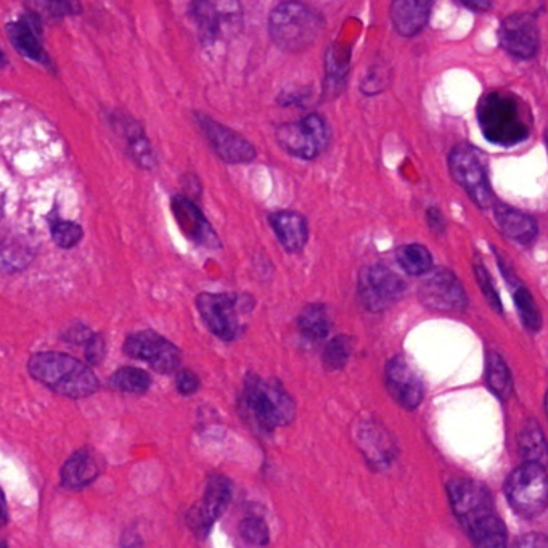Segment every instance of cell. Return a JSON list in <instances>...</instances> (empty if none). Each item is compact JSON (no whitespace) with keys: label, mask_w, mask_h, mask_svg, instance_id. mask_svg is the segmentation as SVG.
<instances>
[{"label":"cell","mask_w":548,"mask_h":548,"mask_svg":"<svg viewBox=\"0 0 548 548\" xmlns=\"http://www.w3.org/2000/svg\"><path fill=\"white\" fill-rule=\"evenodd\" d=\"M434 0H393L391 23L402 37H414L422 33L430 20Z\"/></svg>","instance_id":"d6986e66"},{"label":"cell","mask_w":548,"mask_h":548,"mask_svg":"<svg viewBox=\"0 0 548 548\" xmlns=\"http://www.w3.org/2000/svg\"><path fill=\"white\" fill-rule=\"evenodd\" d=\"M457 2L473 12H487L492 9V0H457Z\"/></svg>","instance_id":"7bdbcfd3"},{"label":"cell","mask_w":548,"mask_h":548,"mask_svg":"<svg viewBox=\"0 0 548 548\" xmlns=\"http://www.w3.org/2000/svg\"><path fill=\"white\" fill-rule=\"evenodd\" d=\"M508 504L518 515L534 518L548 507V475L539 463L526 462L505 484Z\"/></svg>","instance_id":"8992f818"},{"label":"cell","mask_w":548,"mask_h":548,"mask_svg":"<svg viewBox=\"0 0 548 548\" xmlns=\"http://www.w3.org/2000/svg\"><path fill=\"white\" fill-rule=\"evenodd\" d=\"M172 214L176 217L179 229L182 234L189 238L195 245L205 246V248H221V240L217 237L213 227L209 224L205 214L201 213L193 201L184 197L172 198Z\"/></svg>","instance_id":"ac0fdd59"},{"label":"cell","mask_w":548,"mask_h":548,"mask_svg":"<svg viewBox=\"0 0 548 548\" xmlns=\"http://www.w3.org/2000/svg\"><path fill=\"white\" fill-rule=\"evenodd\" d=\"M25 7L39 20L76 17L82 12L81 0H25Z\"/></svg>","instance_id":"83f0119b"},{"label":"cell","mask_w":548,"mask_h":548,"mask_svg":"<svg viewBox=\"0 0 548 548\" xmlns=\"http://www.w3.org/2000/svg\"><path fill=\"white\" fill-rule=\"evenodd\" d=\"M127 152L131 155L132 160L139 164L140 168L152 169L155 166V156H153L152 147L145 139L144 132L140 131L139 127H131V121H126Z\"/></svg>","instance_id":"1f68e13d"},{"label":"cell","mask_w":548,"mask_h":548,"mask_svg":"<svg viewBox=\"0 0 548 548\" xmlns=\"http://www.w3.org/2000/svg\"><path fill=\"white\" fill-rule=\"evenodd\" d=\"M520 452L526 462L539 463L542 467H548V442L544 431L536 420H528L521 428Z\"/></svg>","instance_id":"4316f807"},{"label":"cell","mask_w":548,"mask_h":548,"mask_svg":"<svg viewBox=\"0 0 548 548\" xmlns=\"http://www.w3.org/2000/svg\"><path fill=\"white\" fill-rule=\"evenodd\" d=\"M397 261L410 275H425L433 269V256L422 245H405L397 250Z\"/></svg>","instance_id":"4dcf8cb0"},{"label":"cell","mask_w":548,"mask_h":548,"mask_svg":"<svg viewBox=\"0 0 548 548\" xmlns=\"http://www.w3.org/2000/svg\"><path fill=\"white\" fill-rule=\"evenodd\" d=\"M50 234L54 238L55 245L60 246L63 250H71L74 246H78L84 237L81 225L76 222L63 221L58 217L50 222Z\"/></svg>","instance_id":"836d02e7"},{"label":"cell","mask_w":548,"mask_h":548,"mask_svg":"<svg viewBox=\"0 0 548 548\" xmlns=\"http://www.w3.org/2000/svg\"><path fill=\"white\" fill-rule=\"evenodd\" d=\"M28 372L45 388L68 399H84L100 388L94 370L65 352H36L29 357Z\"/></svg>","instance_id":"7a4b0ae2"},{"label":"cell","mask_w":548,"mask_h":548,"mask_svg":"<svg viewBox=\"0 0 548 548\" xmlns=\"http://www.w3.org/2000/svg\"><path fill=\"white\" fill-rule=\"evenodd\" d=\"M450 505L463 523H471L479 516L492 513V495L483 484L470 479H452L447 484Z\"/></svg>","instance_id":"2e32d148"},{"label":"cell","mask_w":548,"mask_h":548,"mask_svg":"<svg viewBox=\"0 0 548 548\" xmlns=\"http://www.w3.org/2000/svg\"><path fill=\"white\" fill-rule=\"evenodd\" d=\"M198 124L214 153L225 163L245 164L256 158L253 145L238 132L216 123L209 116H198Z\"/></svg>","instance_id":"9a60e30c"},{"label":"cell","mask_w":548,"mask_h":548,"mask_svg":"<svg viewBox=\"0 0 548 548\" xmlns=\"http://www.w3.org/2000/svg\"><path fill=\"white\" fill-rule=\"evenodd\" d=\"M232 495H234V486L227 476L219 473L208 476L203 500L187 515V526L193 532V536L201 540L209 536L217 518L224 515L232 502Z\"/></svg>","instance_id":"8fae6325"},{"label":"cell","mask_w":548,"mask_h":548,"mask_svg":"<svg viewBox=\"0 0 548 548\" xmlns=\"http://www.w3.org/2000/svg\"><path fill=\"white\" fill-rule=\"evenodd\" d=\"M515 303L520 312L521 320L523 324L531 330V332H537L540 325H542V317H540L539 307H537L536 301L532 298L531 293L524 287H518L515 291Z\"/></svg>","instance_id":"d590c367"},{"label":"cell","mask_w":548,"mask_h":548,"mask_svg":"<svg viewBox=\"0 0 548 548\" xmlns=\"http://www.w3.org/2000/svg\"><path fill=\"white\" fill-rule=\"evenodd\" d=\"M476 280H478V285L483 290L484 296H486L487 301L491 303V306L497 311H502V306H500V298L495 291L494 285H492L491 275L487 272L486 267L483 264H476L475 266Z\"/></svg>","instance_id":"8d00e7d4"},{"label":"cell","mask_w":548,"mask_h":548,"mask_svg":"<svg viewBox=\"0 0 548 548\" xmlns=\"http://www.w3.org/2000/svg\"><path fill=\"white\" fill-rule=\"evenodd\" d=\"M495 221L507 237L521 245H529L537 237V224L529 214L507 205H497L494 209Z\"/></svg>","instance_id":"7402d4cb"},{"label":"cell","mask_w":548,"mask_h":548,"mask_svg":"<svg viewBox=\"0 0 548 548\" xmlns=\"http://www.w3.org/2000/svg\"><path fill=\"white\" fill-rule=\"evenodd\" d=\"M428 221H430L431 229H444V221H442V216L441 213H439L438 209L431 208L430 211H428Z\"/></svg>","instance_id":"ee69618b"},{"label":"cell","mask_w":548,"mask_h":548,"mask_svg":"<svg viewBox=\"0 0 548 548\" xmlns=\"http://www.w3.org/2000/svg\"><path fill=\"white\" fill-rule=\"evenodd\" d=\"M332 131L320 115H309L277 129V142L285 152L301 160H314L327 150Z\"/></svg>","instance_id":"9c48e42d"},{"label":"cell","mask_w":548,"mask_h":548,"mask_svg":"<svg viewBox=\"0 0 548 548\" xmlns=\"http://www.w3.org/2000/svg\"><path fill=\"white\" fill-rule=\"evenodd\" d=\"M192 13L205 42L229 41L242 29L240 0H193Z\"/></svg>","instance_id":"ba28073f"},{"label":"cell","mask_w":548,"mask_h":548,"mask_svg":"<svg viewBox=\"0 0 548 548\" xmlns=\"http://www.w3.org/2000/svg\"><path fill=\"white\" fill-rule=\"evenodd\" d=\"M545 145H547V150H548V129H547V132H545Z\"/></svg>","instance_id":"bcb514c9"},{"label":"cell","mask_w":548,"mask_h":548,"mask_svg":"<svg viewBox=\"0 0 548 548\" xmlns=\"http://www.w3.org/2000/svg\"><path fill=\"white\" fill-rule=\"evenodd\" d=\"M545 412H547L548 415V393L545 394Z\"/></svg>","instance_id":"f6af8a7d"},{"label":"cell","mask_w":548,"mask_h":548,"mask_svg":"<svg viewBox=\"0 0 548 548\" xmlns=\"http://www.w3.org/2000/svg\"><path fill=\"white\" fill-rule=\"evenodd\" d=\"M468 536L476 547L500 548L507 545V528L500 518L487 513L468 523Z\"/></svg>","instance_id":"d4e9b609"},{"label":"cell","mask_w":548,"mask_h":548,"mask_svg":"<svg viewBox=\"0 0 548 548\" xmlns=\"http://www.w3.org/2000/svg\"><path fill=\"white\" fill-rule=\"evenodd\" d=\"M7 33H9L13 47L21 55H25L29 60L41 63V65H50V58L49 55L45 54L44 47H42L39 31H37L36 26L31 21L21 20L10 23L7 26Z\"/></svg>","instance_id":"603a6c76"},{"label":"cell","mask_w":548,"mask_h":548,"mask_svg":"<svg viewBox=\"0 0 548 548\" xmlns=\"http://www.w3.org/2000/svg\"><path fill=\"white\" fill-rule=\"evenodd\" d=\"M111 388L118 389L121 393L145 394L152 388V377L145 370L135 367H123L110 377Z\"/></svg>","instance_id":"f546056e"},{"label":"cell","mask_w":548,"mask_h":548,"mask_svg":"<svg viewBox=\"0 0 548 548\" xmlns=\"http://www.w3.org/2000/svg\"><path fill=\"white\" fill-rule=\"evenodd\" d=\"M352 354V340L349 336H335L325 348L322 364L327 370H341L346 367Z\"/></svg>","instance_id":"d6a6232c"},{"label":"cell","mask_w":548,"mask_h":548,"mask_svg":"<svg viewBox=\"0 0 548 548\" xmlns=\"http://www.w3.org/2000/svg\"><path fill=\"white\" fill-rule=\"evenodd\" d=\"M299 332L311 343H320L327 338L332 328L328 317L327 307L324 304H307L298 315Z\"/></svg>","instance_id":"484cf974"},{"label":"cell","mask_w":548,"mask_h":548,"mask_svg":"<svg viewBox=\"0 0 548 548\" xmlns=\"http://www.w3.org/2000/svg\"><path fill=\"white\" fill-rule=\"evenodd\" d=\"M360 447L373 467H385L394 457V444L388 431L375 423H367L359 433Z\"/></svg>","instance_id":"cb8c5ba5"},{"label":"cell","mask_w":548,"mask_h":548,"mask_svg":"<svg viewBox=\"0 0 548 548\" xmlns=\"http://www.w3.org/2000/svg\"><path fill=\"white\" fill-rule=\"evenodd\" d=\"M269 224L279 238L280 245L288 253H299L304 250L309 240V227L306 217L295 211H279L270 214Z\"/></svg>","instance_id":"44dd1931"},{"label":"cell","mask_w":548,"mask_h":548,"mask_svg":"<svg viewBox=\"0 0 548 548\" xmlns=\"http://www.w3.org/2000/svg\"><path fill=\"white\" fill-rule=\"evenodd\" d=\"M518 547H548V537L542 534H528L516 542Z\"/></svg>","instance_id":"b9f144b4"},{"label":"cell","mask_w":548,"mask_h":548,"mask_svg":"<svg viewBox=\"0 0 548 548\" xmlns=\"http://www.w3.org/2000/svg\"><path fill=\"white\" fill-rule=\"evenodd\" d=\"M123 351L132 359L144 360L161 375L176 372L182 359V352L176 344L153 330L131 333L124 340Z\"/></svg>","instance_id":"7c38bea8"},{"label":"cell","mask_w":548,"mask_h":548,"mask_svg":"<svg viewBox=\"0 0 548 548\" xmlns=\"http://www.w3.org/2000/svg\"><path fill=\"white\" fill-rule=\"evenodd\" d=\"M500 47L518 60H531L540 47L539 28L531 13H513L502 21L499 29Z\"/></svg>","instance_id":"5bb4252c"},{"label":"cell","mask_w":548,"mask_h":548,"mask_svg":"<svg viewBox=\"0 0 548 548\" xmlns=\"http://www.w3.org/2000/svg\"><path fill=\"white\" fill-rule=\"evenodd\" d=\"M386 388L402 409L415 410L423 401L422 378L404 357H394L386 367Z\"/></svg>","instance_id":"e0dca14e"},{"label":"cell","mask_w":548,"mask_h":548,"mask_svg":"<svg viewBox=\"0 0 548 548\" xmlns=\"http://www.w3.org/2000/svg\"><path fill=\"white\" fill-rule=\"evenodd\" d=\"M324 29L319 13L301 2H283L269 17V36L285 52L309 49Z\"/></svg>","instance_id":"277c9868"},{"label":"cell","mask_w":548,"mask_h":548,"mask_svg":"<svg viewBox=\"0 0 548 548\" xmlns=\"http://www.w3.org/2000/svg\"><path fill=\"white\" fill-rule=\"evenodd\" d=\"M102 475V463L99 457L90 449L74 452L60 471L62 486L71 491H81L84 487L95 483Z\"/></svg>","instance_id":"ffe728a7"},{"label":"cell","mask_w":548,"mask_h":548,"mask_svg":"<svg viewBox=\"0 0 548 548\" xmlns=\"http://www.w3.org/2000/svg\"><path fill=\"white\" fill-rule=\"evenodd\" d=\"M238 412L259 434H272L293 423L296 402L279 380L248 373L238 397Z\"/></svg>","instance_id":"6da1fadb"},{"label":"cell","mask_w":548,"mask_h":548,"mask_svg":"<svg viewBox=\"0 0 548 548\" xmlns=\"http://www.w3.org/2000/svg\"><path fill=\"white\" fill-rule=\"evenodd\" d=\"M92 335H94V332L86 325L74 324L73 327L68 328L63 333V340L68 341L70 344H84L86 346Z\"/></svg>","instance_id":"ab89813d"},{"label":"cell","mask_w":548,"mask_h":548,"mask_svg":"<svg viewBox=\"0 0 548 548\" xmlns=\"http://www.w3.org/2000/svg\"><path fill=\"white\" fill-rule=\"evenodd\" d=\"M478 123L484 139L499 147H516L531 135L521 100L510 92L494 90L479 100Z\"/></svg>","instance_id":"3957f363"},{"label":"cell","mask_w":548,"mask_h":548,"mask_svg":"<svg viewBox=\"0 0 548 548\" xmlns=\"http://www.w3.org/2000/svg\"><path fill=\"white\" fill-rule=\"evenodd\" d=\"M386 79L385 73L381 68H375V70L370 71L369 76L365 78L364 84H362V90L364 94H378L383 87H385Z\"/></svg>","instance_id":"60d3db41"},{"label":"cell","mask_w":548,"mask_h":548,"mask_svg":"<svg viewBox=\"0 0 548 548\" xmlns=\"http://www.w3.org/2000/svg\"><path fill=\"white\" fill-rule=\"evenodd\" d=\"M107 354V343L100 333H94L86 343V360L92 367L100 365Z\"/></svg>","instance_id":"74e56055"},{"label":"cell","mask_w":548,"mask_h":548,"mask_svg":"<svg viewBox=\"0 0 548 548\" xmlns=\"http://www.w3.org/2000/svg\"><path fill=\"white\" fill-rule=\"evenodd\" d=\"M420 301L439 312H460L467 307V295L462 283L450 270H433L418 290Z\"/></svg>","instance_id":"4fadbf2b"},{"label":"cell","mask_w":548,"mask_h":548,"mask_svg":"<svg viewBox=\"0 0 548 548\" xmlns=\"http://www.w3.org/2000/svg\"><path fill=\"white\" fill-rule=\"evenodd\" d=\"M487 385L500 399H507L512 394V375L504 359L497 352H489L486 359Z\"/></svg>","instance_id":"f1b7e54d"},{"label":"cell","mask_w":548,"mask_h":548,"mask_svg":"<svg viewBox=\"0 0 548 548\" xmlns=\"http://www.w3.org/2000/svg\"><path fill=\"white\" fill-rule=\"evenodd\" d=\"M238 531H240V536L246 544L256 545V547L269 545V528H267L266 521L262 520L261 516H246L245 520H242V523L238 526Z\"/></svg>","instance_id":"e575fe53"},{"label":"cell","mask_w":548,"mask_h":548,"mask_svg":"<svg viewBox=\"0 0 548 548\" xmlns=\"http://www.w3.org/2000/svg\"><path fill=\"white\" fill-rule=\"evenodd\" d=\"M177 391L182 396H192L200 389V378L190 370H180L176 381Z\"/></svg>","instance_id":"f35d334b"},{"label":"cell","mask_w":548,"mask_h":548,"mask_svg":"<svg viewBox=\"0 0 548 548\" xmlns=\"http://www.w3.org/2000/svg\"><path fill=\"white\" fill-rule=\"evenodd\" d=\"M254 301L248 295L234 293H201L197 296V309L209 332L225 343L238 340L243 333L240 314L251 311Z\"/></svg>","instance_id":"5b68a950"},{"label":"cell","mask_w":548,"mask_h":548,"mask_svg":"<svg viewBox=\"0 0 548 548\" xmlns=\"http://www.w3.org/2000/svg\"><path fill=\"white\" fill-rule=\"evenodd\" d=\"M449 169L455 182L467 192L468 197L475 201L479 208L494 206V192L489 182L483 152H479L473 145H457L450 152Z\"/></svg>","instance_id":"52a82bcc"},{"label":"cell","mask_w":548,"mask_h":548,"mask_svg":"<svg viewBox=\"0 0 548 548\" xmlns=\"http://www.w3.org/2000/svg\"><path fill=\"white\" fill-rule=\"evenodd\" d=\"M404 280L386 266L365 267L357 282L360 303L370 312L386 311L405 295Z\"/></svg>","instance_id":"30bf717a"}]
</instances>
